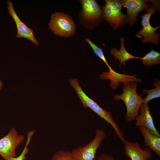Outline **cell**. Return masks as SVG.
Here are the masks:
<instances>
[{"mask_svg": "<svg viewBox=\"0 0 160 160\" xmlns=\"http://www.w3.org/2000/svg\"><path fill=\"white\" fill-rule=\"evenodd\" d=\"M138 84V83L135 81L126 82L124 83L122 87V93L120 95L116 94L113 96L116 101L120 100L124 102L127 108L125 118L129 123L136 120L143 103L141 95H139L137 93Z\"/></svg>", "mask_w": 160, "mask_h": 160, "instance_id": "obj_2", "label": "cell"}, {"mask_svg": "<svg viewBox=\"0 0 160 160\" xmlns=\"http://www.w3.org/2000/svg\"><path fill=\"white\" fill-rule=\"evenodd\" d=\"M154 160H160V159H159L157 157Z\"/></svg>", "mask_w": 160, "mask_h": 160, "instance_id": "obj_23", "label": "cell"}, {"mask_svg": "<svg viewBox=\"0 0 160 160\" xmlns=\"http://www.w3.org/2000/svg\"><path fill=\"white\" fill-rule=\"evenodd\" d=\"M123 6L127 9V24L132 26L137 20V15L142 10L146 9L151 4L146 3L148 0H121Z\"/></svg>", "mask_w": 160, "mask_h": 160, "instance_id": "obj_9", "label": "cell"}, {"mask_svg": "<svg viewBox=\"0 0 160 160\" xmlns=\"http://www.w3.org/2000/svg\"><path fill=\"white\" fill-rule=\"evenodd\" d=\"M153 85L155 87L151 89H143V94L147 93L146 97L143 99V103H148L151 100L160 97V81L159 79H156L153 82Z\"/></svg>", "mask_w": 160, "mask_h": 160, "instance_id": "obj_16", "label": "cell"}, {"mask_svg": "<svg viewBox=\"0 0 160 160\" xmlns=\"http://www.w3.org/2000/svg\"><path fill=\"white\" fill-rule=\"evenodd\" d=\"M7 8L9 10L8 13L12 16L16 25L17 33L16 37L27 39L36 45H38L39 43L34 37L33 29L27 27L20 19L14 9L12 2L9 0H7Z\"/></svg>", "mask_w": 160, "mask_h": 160, "instance_id": "obj_10", "label": "cell"}, {"mask_svg": "<svg viewBox=\"0 0 160 160\" xmlns=\"http://www.w3.org/2000/svg\"><path fill=\"white\" fill-rule=\"evenodd\" d=\"M124 150L126 156L131 160H151L153 156L151 151L148 148L142 149L137 142L126 141L124 143Z\"/></svg>", "mask_w": 160, "mask_h": 160, "instance_id": "obj_11", "label": "cell"}, {"mask_svg": "<svg viewBox=\"0 0 160 160\" xmlns=\"http://www.w3.org/2000/svg\"><path fill=\"white\" fill-rule=\"evenodd\" d=\"M24 139L15 129L12 128L8 134L0 139V155L5 160L16 157V149Z\"/></svg>", "mask_w": 160, "mask_h": 160, "instance_id": "obj_8", "label": "cell"}, {"mask_svg": "<svg viewBox=\"0 0 160 160\" xmlns=\"http://www.w3.org/2000/svg\"><path fill=\"white\" fill-rule=\"evenodd\" d=\"M34 133V130L28 132L27 138L25 145L21 154L17 157L12 158L8 160H24L26 159V155L28 151V147L30 142L31 137Z\"/></svg>", "mask_w": 160, "mask_h": 160, "instance_id": "obj_20", "label": "cell"}, {"mask_svg": "<svg viewBox=\"0 0 160 160\" xmlns=\"http://www.w3.org/2000/svg\"><path fill=\"white\" fill-rule=\"evenodd\" d=\"M94 139L84 146H79L71 151L74 160H96L95 154L102 142L104 140L106 134L101 129L95 131Z\"/></svg>", "mask_w": 160, "mask_h": 160, "instance_id": "obj_7", "label": "cell"}, {"mask_svg": "<svg viewBox=\"0 0 160 160\" xmlns=\"http://www.w3.org/2000/svg\"><path fill=\"white\" fill-rule=\"evenodd\" d=\"M85 40L87 41L90 45L95 54L101 59L108 66L109 70L110 71L113 69L107 61L104 55L102 49L98 47L95 44L93 43L90 39L88 38H86Z\"/></svg>", "mask_w": 160, "mask_h": 160, "instance_id": "obj_18", "label": "cell"}, {"mask_svg": "<svg viewBox=\"0 0 160 160\" xmlns=\"http://www.w3.org/2000/svg\"><path fill=\"white\" fill-rule=\"evenodd\" d=\"M3 85V84L1 80H0V91Z\"/></svg>", "mask_w": 160, "mask_h": 160, "instance_id": "obj_22", "label": "cell"}, {"mask_svg": "<svg viewBox=\"0 0 160 160\" xmlns=\"http://www.w3.org/2000/svg\"><path fill=\"white\" fill-rule=\"evenodd\" d=\"M102 7L103 19L108 23L114 30L127 24V15L121 12L123 5L121 0H105Z\"/></svg>", "mask_w": 160, "mask_h": 160, "instance_id": "obj_3", "label": "cell"}, {"mask_svg": "<svg viewBox=\"0 0 160 160\" xmlns=\"http://www.w3.org/2000/svg\"><path fill=\"white\" fill-rule=\"evenodd\" d=\"M139 111L140 114L137 116L135 125L136 127H143L150 132L158 137L160 135L155 127L148 103H143Z\"/></svg>", "mask_w": 160, "mask_h": 160, "instance_id": "obj_12", "label": "cell"}, {"mask_svg": "<svg viewBox=\"0 0 160 160\" xmlns=\"http://www.w3.org/2000/svg\"><path fill=\"white\" fill-rule=\"evenodd\" d=\"M124 40V37L120 38V48L119 50L114 47L111 49L110 51V54L113 55L116 60L118 59V61L120 62L119 66L129 60L133 59H141V58L134 56L127 52L125 47Z\"/></svg>", "mask_w": 160, "mask_h": 160, "instance_id": "obj_15", "label": "cell"}, {"mask_svg": "<svg viewBox=\"0 0 160 160\" xmlns=\"http://www.w3.org/2000/svg\"><path fill=\"white\" fill-rule=\"evenodd\" d=\"M139 129L144 138L145 146L160 157V137L153 135L143 127Z\"/></svg>", "mask_w": 160, "mask_h": 160, "instance_id": "obj_14", "label": "cell"}, {"mask_svg": "<svg viewBox=\"0 0 160 160\" xmlns=\"http://www.w3.org/2000/svg\"><path fill=\"white\" fill-rule=\"evenodd\" d=\"M98 160H115L113 157L108 154L102 153L97 158Z\"/></svg>", "mask_w": 160, "mask_h": 160, "instance_id": "obj_21", "label": "cell"}, {"mask_svg": "<svg viewBox=\"0 0 160 160\" xmlns=\"http://www.w3.org/2000/svg\"><path fill=\"white\" fill-rule=\"evenodd\" d=\"M137 75H134L130 76L118 73L113 69L108 72H103L99 76L100 78L102 80L108 79L110 80V86L113 90L117 89L119 86V82L124 83L130 81L142 83V81L140 78H136Z\"/></svg>", "mask_w": 160, "mask_h": 160, "instance_id": "obj_13", "label": "cell"}, {"mask_svg": "<svg viewBox=\"0 0 160 160\" xmlns=\"http://www.w3.org/2000/svg\"><path fill=\"white\" fill-rule=\"evenodd\" d=\"M141 60L143 64L149 67L159 64L160 63V54L151 49L150 52L141 57Z\"/></svg>", "mask_w": 160, "mask_h": 160, "instance_id": "obj_17", "label": "cell"}, {"mask_svg": "<svg viewBox=\"0 0 160 160\" xmlns=\"http://www.w3.org/2000/svg\"><path fill=\"white\" fill-rule=\"evenodd\" d=\"M82 9L79 14L82 24L89 29L99 24L103 19L101 8L95 0H80Z\"/></svg>", "mask_w": 160, "mask_h": 160, "instance_id": "obj_4", "label": "cell"}, {"mask_svg": "<svg viewBox=\"0 0 160 160\" xmlns=\"http://www.w3.org/2000/svg\"><path fill=\"white\" fill-rule=\"evenodd\" d=\"M50 29L54 34L61 37H68L76 32V26L71 17L62 12L52 14L48 23Z\"/></svg>", "mask_w": 160, "mask_h": 160, "instance_id": "obj_5", "label": "cell"}, {"mask_svg": "<svg viewBox=\"0 0 160 160\" xmlns=\"http://www.w3.org/2000/svg\"><path fill=\"white\" fill-rule=\"evenodd\" d=\"M144 11L147 13L142 15V29L136 33V36L138 38L142 39L143 44H145L148 42H151L157 45L159 40L160 34L158 33H156V31L160 28V26L153 27L151 25L150 21L151 16L155 14L157 11L159 12V10L153 4Z\"/></svg>", "mask_w": 160, "mask_h": 160, "instance_id": "obj_6", "label": "cell"}, {"mask_svg": "<svg viewBox=\"0 0 160 160\" xmlns=\"http://www.w3.org/2000/svg\"><path fill=\"white\" fill-rule=\"evenodd\" d=\"M51 160H74L71 151L59 150L53 155Z\"/></svg>", "mask_w": 160, "mask_h": 160, "instance_id": "obj_19", "label": "cell"}, {"mask_svg": "<svg viewBox=\"0 0 160 160\" xmlns=\"http://www.w3.org/2000/svg\"><path fill=\"white\" fill-rule=\"evenodd\" d=\"M69 82L71 86L76 90L78 97L81 101L84 107L90 108L100 117L110 124L118 138L124 143L126 140L124 137V133L114 121L111 113L101 107L86 95L79 85L78 79H71Z\"/></svg>", "mask_w": 160, "mask_h": 160, "instance_id": "obj_1", "label": "cell"}]
</instances>
